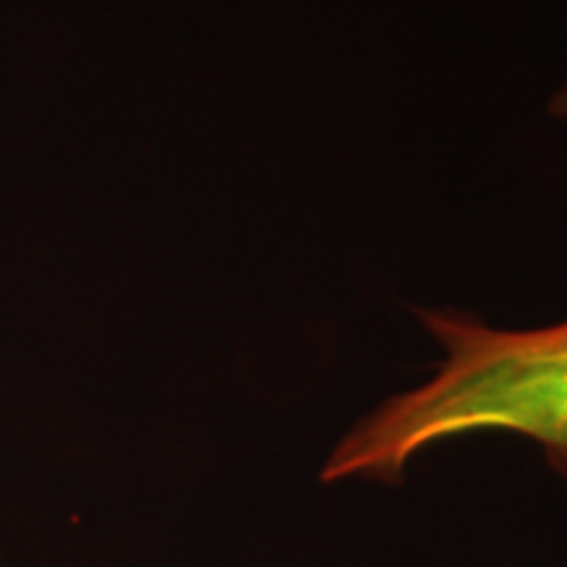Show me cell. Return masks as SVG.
Wrapping results in <instances>:
<instances>
[{
  "label": "cell",
  "mask_w": 567,
  "mask_h": 567,
  "mask_svg": "<svg viewBox=\"0 0 567 567\" xmlns=\"http://www.w3.org/2000/svg\"><path fill=\"white\" fill-rule=\"evenodd\" d=\"M549 111H551V116H555V118H563V122H567V82L563 84V87H559L557 95L551 97Z\"/></svg>",
  "instance_id": "obj_2"
},
{
  "label": "cell",
  "mask_w": 567,
  "mask_h": 567,
  "mask_svg": "<svg viewBox=\"0 0 567 567\" xmlns=\"http://www.w3.org/2000/svg\"><path fill=\"white\" fill-rule=\"evenodd\" d=\"M444 358L423 386L386 400L339 439L321 478H402L429 446L471 434H515L567 476V321L494 329L460 310H421Z\"/></svg>",
  "instance_id": "obj_1"
}]
</instances>
